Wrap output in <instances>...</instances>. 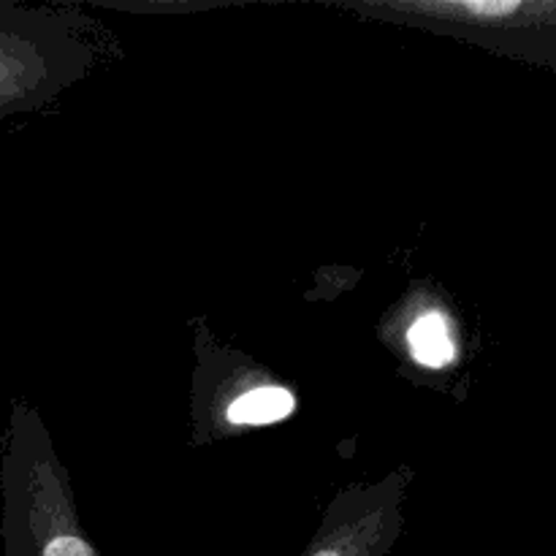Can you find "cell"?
<instances>
[{
  "label": "cell",
  "instance_id": "cell-5",
  "mask_svg": "<svg viewBox=\"0 0 556 556\" xmlns=\"http://www.w3.org/2000/svg\"><path fill=\"white\" fill-rule=\"evenodd\" d=\"M413 467L402 465L378 481H353L326 505L315 535L299 556H389L405 532Z\"/></svg>",
  "mask_w": 556,
  "mask_h": 556
},
{
  "label": "cell",
  "instance_id": "cell-3",
  "mask_svg": "<svg viewBox=\"0 0 556 556\" xmlns=\"http://www.w3.org/2000/svg\"><path fill=\"white\" fill-rule=\"evenodd\" d=\"M326 5L527 60H546L556 43V0H340Z\"/></svg>",
  "mask_w": 556,
  "mask_h": 556
},
{
  "label": "cell",
  "instance_id": "cell-1",
  "mask_svg": "<svg viewBox=\"0 0 556 556\" xmlns=\"http://www.w3.org/2000/svg\"><path fill=\"white\" fill-rule=\"evenodd\" d=\"M5 556H101L76 510L71 478L43 416L30 402H11L0 448Z\"/></svg>",
  "mask_w": 556,
  "mask_h": 556
},
{
  "label": "cell",
  "instance_id": "cell-4",
  "mask_svg": "<svg viewBox=\"0 0 556 556\" xmlns=\"http://www.w3.org/2000/svg\"><path fill=\"white\" fill-rule=\"evenodd\" d=\"M193 351L190 418L195 445L271 427L296 413L299 396L291 386L248 353L217 342L204 326H195Z\"/></svg>",
  "mask_w": 556,
  "mask_h": 556
},
{
  "label": "cell",
  "instance_id": "cell-6",
  "mask_svg": "<svg viewBox=\"0 0 556 556\" xmlns=\"http://www.w3.org/2000/svg\"><path fill=\"white\" fill-rule=\"evenodd\" d=\"M400 342L407 358L424 369H448L459 358V331L448 304L424 299L400 307Z\"/></svg>",
  "mask_w": 556,
  "mask_h": 556
},
{
  "label": "cell",
  "instance_id": "cell-2",
  "mask_svg": "<svg viewBox=\"0 0 556 556\" xmlns=\"http://www.w3.org/2000/svg\"><path fill=\"white\" fill-rule=\"evenodd\" d=\"M106 30L76 5L0 0V119L36 112L92 74Z\"/></svg>",
  "mask_w": 556,
  "mask_h": 556
}]
</instances>
